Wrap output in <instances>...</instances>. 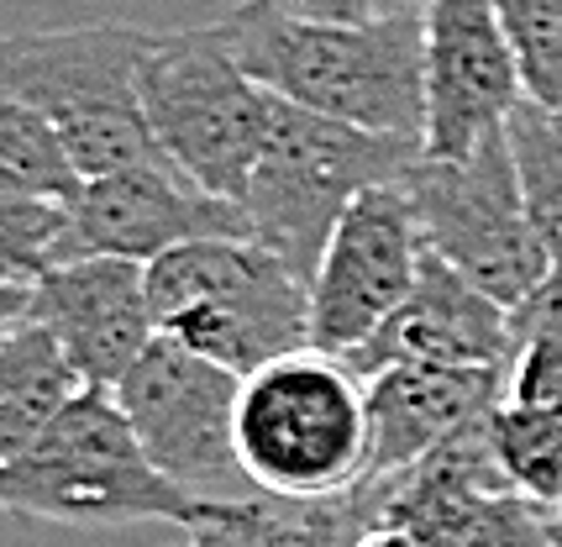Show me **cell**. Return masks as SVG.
<instances>
[{"mask_svg":"<svg viewBox=\"0 0 562 547\" xmlns=\"http://www.w3.org/2000/svg\"><path fill=\"white\" fill-rule=\"evenodd\" d=\"M173 547H195V537H190V543H173Z\"/></svg>","mask_w":562,"mask_h":547,"instance_id":"f1b7e54d","label":"cell"},{"mask_svg":"<svg viewBox=\"0 0 562 547\" xmlns=\"http://www.w3.org/2000/svg\"><path fill=\"white\" fill-rule=\"evenodd\" d=\"M273 5L300 22H373L379 16L373 0H273Z\"/></svg>","mask_w":562,"mask_h":547,"instance_id":"cb8c5ba5","label":"cell"},{"mask_svg":"<svg viewBox=\"0 0 562 547\" xmlns=\"http://www.w3.org/2000/svg\"><path fill=\"white\" fill-rule=\"evenodd\" d=\"M205 237H252L243 205L190 185L164 158L85 179L69 200V258L153 264Z\"/></svg>","mask_w":562,"mask_h":547,"instance_id":"4fadbf2b","label":"cell"},{"mask_svg":"<svg viewBox=\"0 0 562 547\" xmlns=\"http://www.w3.org/2000/svg\"><path fill=\"white\" fill-rule=\"evenodd\" d=\"M352 369L373 379L400 364H431V369H510V311L484 295L468 274L426 253L411 300L390 322L347 358Z\"/></svg>","mask_w":562,"mask_h":547,"instance_id":"9a60e30c","label":"cell"},{"mask_svg":"<svg viewBox=\"0 0 562 547\" xmlns=\"http://www.w3.org/2000/svg\"><path fill=\"white\" fill-rule=\"evenodd\" d=\"M26 316L58 343L85 390H116L158 337V316L147 300V264L132 258L58 264L32 284Z\"/></svg>","mask_w":562,"mask_h":547,"instance_id":"5bb4252c","label":"cell"},{"mask_svg":"<svg viewBox=\"0 0 562 547\" xmlns=\"http://www.w3.org/2000/svg\"><path fill=\"white\" fill-rule=\"evenodd\" d=\"M426 37V158H463L505 132L526 75L490 0H431Z\"/></svg>","mask_w":562,"mask_h":547,"instance_id":"7c38bea8","label":"cell"},{"mask_svg":"<svg viewBox=\"0 0 562 547\" xmlns=\"http://www.w3.org/2000/svg\"><path fill=\"white\" fill-rule=\"evenodd\" d=\"M58 264H69V200L0 190V284L32 290Z\"/></svg>","mask_w":562,"mask_h":547,"instance_id":"44dd1931","label":"cell"},{"mask_svg":"<svg viewBox=\"0 0 562 547\" xmlns=\"http://www.w3.org/2000/svg\"><path fill=\"white\" fill-rule=\"evenodd\" d=\"M158 332L232 373L311 348V284L258 237H205L147 264Z\"/></svg>","mask_w":562,"mask_h":547,"instance_id":"5b68a950","label":"cell"},{"mask_svg":"<svg viewBox=\"0 0 562 547\" xmlns=\"http://www.w3.org/2000/svg\"><path fill=\"white\" fill-rule=\"evenodd\" d=\"M400 185L411 196L426 253H437L441 264L468 274L505 311H515L552 274V258L541 248L526 196H520V175H515L505 132L484 137L463 158L420 153Z\"/></svg>","mask_w":562,"mask_h":547,"instance_id":"ba28073f","label":"cell"},{"mask_svg":"<svg viewBox=\"0 0 562 547\" xmlns=\"http://www.w3.org/2000/svg\"><path fill=\"white\" fill-rule=\"evenodd\" d=\"M79 185L85 179L69 164L58 132L26 100L0 90V190L37 200H74Z\"/></svg>","mask_w":562,"mask_h":547,"instance_id":"ffe728a7","label":"cell"},{"mask_svg":"<svg viewBox=\"0 0 562 547\" xmlns=\"http://www.w3.org/2000/svg\"><path fill=\"white\" fill-rule=\"evenodd\" d=\"M211 26L269 96L363 132L411 137V143L426 137L420 16L300 22L273 0H243Z\"/></svg>","mask_w":562,"mask_h":547,"instance_id":"6da1fadb","label":"cell"},{"mask_svg":"<svg viewBox=\"0 0 562 547\" xmlns=\"http://www.w3.org/2000/svg\"><path fill=\"white\" fill-rule=\"evenodd\" d=\"M347 547H420L411 532H400V526H390V522H379V526H363L358 537Z\"/></svg>","mask_w":562,"mask_h":547,"instance_id":"484cf974","label":"cell"},{"mask_svg":"<svg viewBox=\"0 0 562 547\" xmlns=\"http://www.w3.org/2000/svg\"><path fill=\"white\" fill-rule=\"evenodd\" d=\"M116 400L132 416L147 464L173 479L184 495L205 505H252V490L237 458V400L243 373L221 369L211 358L190 353L173 337H153V348L132 364Z\"/></svg>","mask_w":562,"mask_h":547,"instance_id":"9c48e42d","label":"cell"},{"mask_svg":"<svg viewBox=\"0 0 562 547\" xmlns=\"http://www.w3.org/2000/svg\"><path fill=\"white\" fill-rule=\"evenodd\" d=\"M426 264L405 185H373L342 211L311 279V348L352 358L411 300Z\"/></svg>","mask_w":562,"mask_h":547,"instance_id":"30bf717a","label":"cell"},{"mask_svg":"<svg viewBox=\"0 0 562 547\" xmlns=\"http://www.w3.org/2000/svg\"><path fill=\"white\" fill-rule=\"evenodd\" d=\"M0 511L64 526H122V522H221L226 505L184 495L173 479L147 464L116 390H74L64 411L32 448L0 469Z\"/></svg>","mask_w":562,"mask_h":547,"instance_id":"7a4b0ae2","label":"cell"},{"mask_svg":"<svg viewBox=\"0 0 562 547\" xmlns=\"http://www.w3.org/2000/svg\"><path fill=\"white\" fill-rule=\"evenodd\" d=\"M552 547H562V511H552Z\"/></svg>","mask_w":562,"mask_h":547,"instance_id":"83f0119b","label":"cell"},{"mask_svg":"<svg viewBox=\"0 0 562 547\" xmlns=\"http://www.w3.org/2000/svg\"><path fill=\"white\" fill-rule=\"evenodd\" d=\"M505 143L541 248L552 269H562V105H541L526 96L505 122Z\"/></svg>","mask_w":562,"mask_h":547,"instance_id":"ac0fdd59","label":"cell"},{"mask_svg":"<svg viewBox=\"0 0 562 547\" xmlns=\"http://www.w3.org/2000/svg\"><path fill=\"white\" fill-rule=\"evenodd\" d=\"M373 484L384 522L420 547H552V511L520 495L494 464L490 416L468 422L411 473Z\"/></svg>","mask_w":562,"mask_h":547,"instance_id":"8fae6325","label":"cell"},{"mask_svg":"<svg viewBox=\"0 0 562 547\" xmlns=\"http://www.w3.org/2000/svg\"><path fill=\"white\" fill-rule=\"evenodd\" d=\"M237 458L263 500H337L368 473V384L347 358L300 348L243 379Z\"/></svg>","mask_w":562,"mask_h":547,"instance_id":"277c9868","label":"cell"},{"mask_svg":"<svg viewBox=\"0 0 562 547\" xmlns=\"http://www.w3.org/2000/svg\"><path fill=\"white\" fill-rule=\"evenodd\" d=\"M490 448L520 495L562 511V411L499 400L490 411Z\"/></svg>","mask_w":562,"mask_h":547,"instance_id":"d6986e66","label":"cell"},{"mask_svg":"<svg viewBox=\"0 0 562 547\" xmlns=\"http://www.w3.org/2000/svg\"><path fill=\"white\" fill-rule=\"evenodd\" d=\"M74 390L79 379L69 358L32 316L0 337V469L16 464L48 432V422L64 411Z\"/></svg>","mask_w":562,"mask_h":547,"instance_id":"e0dca14e","label":"cell"},{"mask_svg":"<svg viewBox=\"0 0 562 547\" xmlns=\"http://www.w3.org/2000/svg\"><path fill=\"white\" fill-rule=\"evenodd\" d=\"M505 37H510L526 96L541 105H562V0H490Z\"/></svg>","mask_w":562,"mask_h":547,"instance_id":"7402d4cb","label":"cell"},{"mask_svg":"<svg viewBox=\"0 0 562 547\" xmlns=\"http://www.w3.org/2000/svg\"><path fill=\"white\" fill-rule=\"evenodd\" d=\"M153 43L147 26L85 22L0 37V90L26 100L58 132L79 179L164 158L143 116L137 69ZM169 164V158H164Z\"/></svg>","mask_w":562,"mask_h":547,"instance_id":"3957f363","label":"cell"},{"mask_svg":"<svg viewBox=\"0 0 562 547\" xmlns=\"http://www.w3.org/2000/svg\"><path fill=\"white\" fill-rule=\"evenodd\" d=\"M505 400L562 411V337L558 332H537V337H520L515 343L510 369H505Z\"/></svg>","mask_w":562,"mask_h":547,"instance_id":"603a6c76","label":"cell"},{"mask_svg":"<svg viewBox=\"0 0 562 547\" xmlns=\"http://www.w3.org/2000/svg\"><path fill=\"white\" fill-rule=\"evenodd\" d=\"M420 153L426 148L411 137L363 132L279 100L269 143L243 190L247 232L311 284L347 205L373 185L405 179Z\"/></svg>","mask_w":562,"mask_h":547,"instance_id":"8992f818","label":"cell"},{"mask_svg":"<svg viewBox=\"0 0 562 547\" xmlns=\"http://www.w3.org/2000/svg\"><path fill=\"white\" fill-rule=\"evenodd\" d=\"M26 305H32V290H22V284H0V337H5L11 326L26 322Z\"/></svg>","mask_w":562,"mask_h":547,"instance_id":"d4e9b609","label":"cell"},{"mask_svg":"<svg viewBox=\"0 0 562 547\" xmlns=\"http://www.w3.org/2000/svg\"><path fill=\"white\" fill-rule=\"evenodd\" d=\"M143 116L153 143L179 175L211 196L243 205V190L258 153L269 143L279 96H269L243 64L226 53L216 26L153 32L137 69Z\"/></svg>","mask_w":562,"mask_h":547,"instance_id":"52a82bcc","label":"cell"},{"mask_svg":"<svg viewBox=\"0 0 562 547\" xmlns=\"http://www.w3.org/2000/svg\"><path fill=\"white\" fill-rule=\"evenodd\" d=\"M368 384V473L394 479L458 437L468 422L490 416L505 400V369H431L400 364L363 379Z\"/></svg>","mask_w":562,"mask_h":547,"instance_id":"2e32d148","label":"cell"},{"mask_svg":"<svg viewBox=\"0 0 562 547\" xmlns=\"http://www.w3.org/2000/svg\"><path fill=\"white\" fill-rule=\"evenodd\" d=\"M373 5H379V16H426L431 0H373Z\"/></svg>","mask_w":562,"mask_h":547,"instance_id":"4316f807","label":"cell"}]
</instances>
